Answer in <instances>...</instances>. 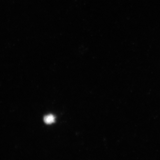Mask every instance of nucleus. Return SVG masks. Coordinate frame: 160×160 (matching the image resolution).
<instances>
[{
	"mask_svg": "<svg viewBox=\"0 0 160 160\" xmlns=\"http://www.w3.org/2000/svg\"><path fill=\"white\" fill-rule=\"evenodd\" d=\"M44 122L47 124H51L54 122L55 117L52 114L46 115L44 118Z\"/></svg>",
	"mask_w": 160,
	"mask_h": 160,
	"instance_id": "obj_1",
	"label": "nucleus"
}]
</instances>
